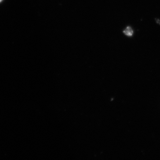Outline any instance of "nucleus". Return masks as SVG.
I'll use <instances>...</instances> for the list:
<instances>
[{
	"label": "nucleus",
	"mask_w": 160,
	"mask_h": 160,
	"mask_svg": "<svg viewBox=\"0 0 160 160\" xmlns=\"http://www.w3.org/2000/svg\"><path fill=\"white\" fill-rule=\"evenodd\" d=\"M123 33H124L126 36L128 37H131L133 34V30L130 27H128L127 28L123 31Z\"/></svg>",
	"instance_id": "nucleus-1"
},
{
	"label": "nucleus",
	"mask_w": 160,
	"mask_h": 160,
	"mask_svg": "<svg viewBox=\"0 0 160 160\" xmlns=\"http://www.w3.org/2000/svg\"><path fill=\"white\" fill-rule=\"evenodd\" d=\"M2 1H3V0H0V2H1Z\"/></svg>",
	"instance_id": "nucleus-2"
}]
</instances>
